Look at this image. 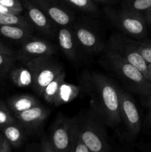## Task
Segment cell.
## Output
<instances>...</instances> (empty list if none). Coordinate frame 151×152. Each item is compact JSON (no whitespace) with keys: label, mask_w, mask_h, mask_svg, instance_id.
<instances>
[{"label":"cell","mask_w":151,"mask_h":152,"mask_svg":"<svg viewBox=\"0 0 151 152\" xmlns=\"http://www.w3.org/2000/svg\"><path fill=\"white\" fill-rule=\"evenodd\" d=\"M83 85L90 96L93 112L108 126L119 125L121 120L118 88L109 78L98 73L84 76Z\"/></svg>","instance_id":"1"},{"label":"cell","mask_w":151,"mask_h":152,"mask_svg":"<svg viewBox=\"0 0 151 152\" xmlns=\"http://www.w3.org/2000/svg\"><path fill=\"white\" fill-rule=\"evenodd\" d=\"M105 60L130 91L143 97L151 95V83L138 68L109 49L105 55Z\"/></svg>","instance_id":"2"},{"label":"cell","mask_w":151,"mask_h":152,"mask_svg":"<svg viewBox=\"0 0 151 152\" xmlns=\"http://www.w3.org/2000/svg\"><path fill=\"white\" fill-rule=\"evenodd\" d=\"M104 10L110 22L125 35L136 40L144 39L147 36V25L142 13L124 7H106Z\"/></svg>","instance_id":"3"},{"label":"cell","mask_w":151,"mask_h":152,"mask_svg":"<svg viewBox=\"0 0 151 152\" xmlns=\"http://www.w3.org/2000/svg\"><path fill=\"white\" fill-rule=\"evenodd\" d=\"M103 123L93 112L88 114L82 124L79 123V136L90 152H110Z\"/></svg>","instance_id":"4"},{"label":"cell","mask_w":151,"mask_h":152,"mask_svg":"<svg viewBox=\"0 0 151 152\" xmlns=\"http://www.w3.org/2000/svg\"><path fill=\"white\" fill-rule=\"evenodd\" d=\"M32 74V88L36 93L42 95L44 89L62 71V65L52 56L34 58L25 62Z\"/></svg>","instance_id":"5"},{"label":"cell","mask_w":151,"mask_h":152,"mask_svg":"<svg viewBox=\"0 0 151 152\" xmlns=\"http://www.w3.org/2000/svg\"><path fill=\"white\" fill-rule=\"evenodd\" d=\"M79 133L76 118L59 116L52 128L50 141L56 152H73Z\"/></svg>","instance_id":"6"},{"label":"cell","mask_w":151,"mask_h":152,"mask_svg":"<svg viewBox=\"0 0 151 152\" xmlns=\"http://www.w3.org/2000/svg\"><path fill=\"white\" fill-rule=\"evenodd\" d=\"M108 49L124 58L139 70L150 82L148 65L133 43V39L123 34H114L108 42Z\"/></svg>","instance_id":"7"},{"label":"cell","mask_w":151,"mask_h":152,"mask_svg":"<svg viewBox=\"0 0 151 152\" xmlns=\"http://www.w3.org/2000/svg\"><path fill=\"white\" fill-rule=\"evenodd\" d=\"M118 96L121 121L124 122L130 134L133 137L136 136L140 132L142 126L141 117L137 106L132 96L119 88Z\"/></svg>","instance_id":"8"},{"label":"cell","mask_w":151,"mask_h":152,"mask_svg":"<svg viewBox=\"0 0 151 152\" xmlns=\"http://www.w3.org/2000/svg\"><path fill=\"white\" fill-rule=\"evenodd\" d=\"M34 4L41 9L46 16L56 25L67 27L74 20V16L60 0H30Z\"/></svg>","instance_id":"9"},{"label":"cell","mask_w":151,"mask_h":152,"mask_svg":"<svg viewBox=\"0 0 151 152\" xmlns=\"http://www.w3.org/2000/svg\"><path fill=\"white\" fill-rule=\"evenodd\" d=\"M55 53L56 48L50 42L33 36L22 43L18 50L17 57L26 62L34 58L53 56Z\"/></svg>","instance_id":"10"},{"label":"cell","mask_w":151,"mask_h":152,"mask_svg":"<svg viewBox=\"0 0 151 152\" xmlns=\"http://www.w3.org/2000/svg\"><path fill=\"white\" fill-rule=\"evenodd\" d=\"M26 18L33 28L49 37H54L56 25L30 0H22Z\"/></svg>","instance_id":"11"},{"label":"cell","mask_w":151,"mask_h":152,"mask_svg":"<svg viewBox=\"0 0 151 152\" xmlns=\"http://www.w3.org/2000/svg\"><path fill=\"white\" fill-rule=\"evenodd\" d=\"M74 37L80 50L87 54H94L104 49V43L100 37L89 27L76 24L72 28Z\"/></svg>","instance_id":"12"},{"label":"cell","mask_w":151,"mask_h":152,"mask_svg":"<svg viewBox=\"0 0 151 152\" xmlns=\"http://www.w3.org/2000/svg\"><path fill=\"white\" fill-rule=\"evenodd\" d=\"M49 114L50 110L48 108L38 105L26 111L15 114V115L25 131H32L39 127Z\"/></svg>","instance_id":"13"},{"label":"cell","mask_w":151,"mask_h":152,"mask_svg":"<svg viewBox=\"0 0 151 152\" xmlns=\"http://www.w3.org/2000/svg\"><path fill=\"white\" fill-rule=\"evenodd\" d=\"M57 39L64 54L71 61L76 62L80 57V48L76 42L72 28L61 27L57 32Z\"/></svg>","instance_id":"14"},{"label":"cell","mask_w":151,"mask_h":152,"mask_svg":"<svg viewBox=\"0 0 151 152\" xmlns=\"http://www.w3.org/2000/svg\"><path fill=\"white\" fill-rule=\"evenodd\" d=\"M33 28L16 25H0V35L22 43L33 37Z\"/></svg>","instance_id":"15"},{"label":"cell","mask_w":151,"mask_h":152,"mask_svg":"<svg viewBox=\"0 0 151 152\" xmlns=\"http://www.w3.org/2000/svg\"><path fill=\"white\" fill-rule=\"evenodd\" d=\"M25 131L23 126L19 123H13L5 126L3 129L4 137L15 148L20 146L25 140ZM26 132V131H25Z\"/></svg>","instance_id":"16"},{"label":"cell","mask_w":151,"mask_h":152,"mask_svg":"<svg viewBox=\"0 0 151 152\" xmlns=\"http://www.w3.org/2000/svg\"><path fill=\"white\" fill-rule=\"evenodd\" d=\"M9 106L15 113L22 112L39 105L38 99L31 95H19L12 97L8 102Z\"/></svg>","instance_id":"17"},{"label":"cell","mask_w":151,"mask_h":152,"mask_svg":"<svg viewBox=\"0 0 151 152\" xmlns=\"http://www.w3.org/2000/svg\"><path fill=\"white\" fill-rule=\"evenodd\" d=\"M13 83L19 88H28L32 86V74L26 65L14 68L10 73Z\"/></svg>","instance_id":"18"},{"label":"cell","mask_w":151,"mask_h":152,"mask_svg":"<svg viewBox=\"0 0 151 152\" xmlns=\"http://www.w3.org/2000/svg\"><path fill=\"white\" fill-rule=\"evenodd\" d=\"M65 77H66V74L65 71H63L51 83H49L41 95L46 102L50 104L53 103L61 86L65 82Z\"/></svg>","instance_id":"19"},{"label":"cell","mask_w":151,"mask_h":152,"mask_svg":"<svg viewBox=\"0 0 151 152\" xmlns=\"http://www.w3.org/2000/svg\"><path fill=\"white\" fill-rule=\"evenodd\" d=\"M77 94H78L77 88L73 85L67 84L65 82L61 86L59 93L53 104L56 106H58V105L66 103L76 97Z\"/></svg>","instance_id":"20"},{"label":"cell","mask_w":151,"mask_h":152,"mask_svg":"<svg viewBox=\"0 0 151 152\" xmlns=\"http://www.w3.org/2000/svg\"><path fill=\"white\" fill-rule=\"evenodd\" d=\"M0 25H16V26L33 28L30 24L26 16H22L21 14H13V13L0 14Z\"/></svg>","instance_id":"21"},{"label":"cell","mask_w":151,"mask_h":152,"mask_svg":"<svg viewBox=\"0 0 151 152\" xmlns=\"http://www.w3.org/2000/svg\"><path fill=\"white\" fill-rule=\"evenodd\" d=\"M69 4L74 8L90 14H96L98 13L97 6L93 0H60Z\"/></svg>","instance_id":"22"},{"label":"cell","mask_w":151,"mask_h":152,"mask_svg":"<svg viewBox=\"0 0 151 152\" xmlns=\"http://www.w3.org/2000/svg\"><path fill=\"white\" fill-rule=\"evenodd\" d=\"M122 7L143 14L151 7V0H122Z\"/></svg>","instance_id":"23"},{"label":"cell","mask_w":151,"mask_h":152,"mask_svg":"<svg viewBox=\"0 0 151 152\" xmlns=\"http://www.w3.org/2000/svg\"><path fill=\"white\" fill-rule=\"evenodd\" d=\"M133 43L144 59L148 64H151V41L150 40H136L133 39Z\"/></svg>","instance_id":"24"},{"label":"cell","mask_w":151,"mask_h":152,"mask_svg":"<svg viewBox=\"0 0 151 152\" xmlns=\"http://www.w3.org/2000/svg\"><path fill=\"white\" fill-rule=\"evenodd\" d=\"M14 59L13 56L0 53V75H4L13 65Z\"/></svg>","instance_id":"25"},{"label":"cell","mask_w":151,"mask_h":152,"mask_svg":"<svg viewBox=\"0 0 151 152\" xmlns=\"http://www.w3.org/2000/svg\"><path fill=\"white\" fill-rule=\"evenodd\" d=\"M0 4L12 10H16L20 14L24 11L22 0H0Z\"/></svg>","instance_id":"26"},{"label":"cell","mask_w":151,"mask_h":152,"mask_svg":"<svg viewBox=\"0 0 151 152\" xmlns=\"http://www.w3.org/2000/svg\"><path fill=\"white\" fill-rule=\"evenodd\" d=\"M13 123H15V120L8 110L4 105H0V126H5Z\"/></svg>","instance_id":"27"},{"label":"cell","mask_w":151,"mask_h":152,"mask_svg":"<svg viewBox=\"0 0 151 152\" xmlns=\"http://www.w3.org/2000/svg\"><path fill=\"white\" fill-rule=\"evenodd\" d=\"M40 152H56L52 145L50 140L44 139L41 142Z\"/></svg>","instance_id":"28"},{"label":"cell","mask_w":151,"mask_h":152,"mask_svg":"<svg viewBox=\"0 0 151 152\" xmlns=\"http://www.w3.org/2000/svg\"><path fill=\"white\" fill-rule=\"evenodd\" d=\"M73 152H90L88 148H87V146L84 145V142L81 140V137L79 136V133H78V140H77L76 144Z\"/></svg>","instance_id":"29"},{"label":"cell","mask_w":151,"mask_h":152,"mask_svg":"<svg viewBox=\"0 0 151 152\" xmlns=\"http://www.w3.org/2000/svg\"><path fill=\"white\" fill-rule=\"evenodd\" d=\"M0 152H11V145L3 137H1L0 143Z\"/></svg>","instance_id":"30"},{"label":"cell","mask_w":151,"mask_h":152,"mask_svg":"<svg viewBox=\"0 0 151 152\" xmlns=\"http://www.w3.org/2000/svg\"><path fill=\"white\" fill-rule=\"evenodd\" d=\"M6 13H13V14H20L16 10H12V9L8 8V7H5V6L2 5L0 4V14H6Z\"/></svg>","instance_id":"31"},{"label":"cell","mask_w":151,"mask_h":152,"mask_svg":"<svg viewBox=\"0 0 151 152\" xmlns=\"http://www.w3.org/2000/svg\"><path fill=\"white\" fill-rule=\"evenodd\" d=\"M0 53H4V54L13 56V52H12V50L10 49H9L8 48L6 47V46H4V45L1 44V43H0Z\"/></svg>","instance_id":"32"},{"label":"cell","mask_w":151,"mask_h":152,"mask_svg":"<svg viewBox=\"0 0 151 152\" xmlns=\"http://www.w3.org/2000/svg\"><path fill=\"white\" fill-rule=\"evenodd\" d=\"M144 105H146L147 108H150V111H151V95L147 96H144Z\"/></svg>","instance_id":"33"},{"label":"cell","mask_w":151,"mask_h":152,"mask_svg":"<svg viewBox=\"0 0 151 152\" xmlns=\"http://www.w3.org/2000/svg\"><path fill=\"white\" fill-rule=\"evenodd\" d=\"M143 15L145 18V20H146L147 25L151 28V15H146V14H143Z\"/></svg>","instance_id":"34"},{"label":"cell","mask_w":151,"mask_h":152,"mask_svg":"<svg viewBox=\"0 0 151 152\" xmlns=\"http://www.w3.org/2000/svg\"><path fill=\"white\" fill-rule=\"evenodd\" d=\"M93 1H96V2L102 3V4H110V3H112L114 0H93Z\"/></svg>","instance_id":"35"},{"label":"cell","mask_w":151,"mask_h":152,"mask_svg":"<svg viewBox=\"0 0 151 152\" xmlns=\"http://www.w3.org/2000/svg\"><path fill=\"white\" fill-rule=\"evenodd\" d=\"M148 71H149L150 77V83H151V64L148 65Z\"/></svg>","instance_id":"36"},{"label":"cell","mask_w":151,"mask_h":152,"mask_svg":"<svg viewBox=\"0 0 151 152\" xmlns=\"http://www.w3.org/2000/svg\"><path fill=\"white\" fill-rule=\"evenodd\" d=\"M143 14H146V15H151V7L150 9H148L146 12L143 13Z\"/></svg>","instance_id":"37"},{"label":"cell","mask_w":151,"mask_h":152,"mask_svg":"<svg viewBox=\"0 0 151 152\" xmlns=\"http://www.w3.org/2000/svg\"><path fill=\"white\" fill-rule=\"evenodd\" d=\"M148 119H149L150 122V123H151V111H150L149 114H148Z\"/></svg>","instance_id":"38"},{"label":"cell","mask_w":151,"mask_h":152,"mask_svg":"<svg viewBox=\"0 0 151 152\" xmlns=\"http://www.w3.org/2000/svg\"><path fill=\"white\" fill-rule=\"evenodd\" d=\"M1 134H0V143H1Z\"/></svg>","instance_id":"39"}]
</instances>
